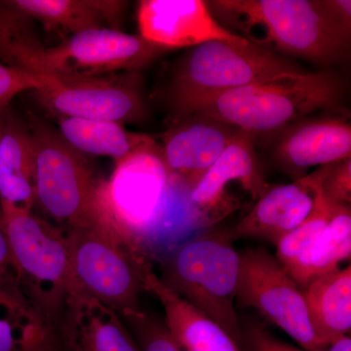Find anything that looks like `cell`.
<instances>
[{
    "label": "cell",
    "instance_id": "cell-26",
    "mask_svg": "<svg viewBox=\"0 0 351 351\" xmlns=\"http://www.w3.org/2000/svg\"><path fill=\"white\" fill-rule=\"evenodd\" d=\"M126 327L142 351H181L165 324L144 311H132L122 316Z\"/></svg>",
    "mask_w": 351,
    "mask_h": 351
},
{
    "label": "cell",
    "instance_id": "cell-27",
    "mask_svg": "<svg viewBox=\"0 0 351 351\" xmlns=\"http://www.w3.org/2000/svg\"><path fill=\"white\" fill-rule=\"evenodd\" d=\"M52 78L0 63V105L10 104L14 97L23 92L40 91L49 85Z\"/></svg>",
    "mask_w": 351,
    "mask_h": 351
},
{
    "label": "cell",
    "instance_id": "cell-9",
    "mask_svg": "<svg viewBox=\"0 0 351 351\" xmlns=\"http://www.w3.org/2000/svg\"><path fill=\"white\" fill-rule=\"evenodd\" d=\"M167 51L170 50L140 34L101 27L80 32L59 45L45 48L40 73L52 77L137 73Z\"/></svg>",
    "mask_w": 351,
    "mask_h": 351
},
{
    "label": "cell",
    "instance_id": "cell-28",
    "mask_svg": "<svg viewBox=\"0 0 351 351\" xmlns=\"http://www.w3.org/2000/svg\"><path fill=\"white\" fill-rule=\"evenodd\" d=\"M240 325L243 351H306L276 338L257 318L246 316L240 320Z\"/></svg>",
    "mask_w": 351,
    "mask_h": 351
},
{
    "label": "cell",
    "instance_id": "cell-13",
    "mask_svg": "<svg viewBox=\"0 0 351 351\" xmlns=\"http://www.w3.org/2000/svg\"><path fill=\"white\" fill-rule=\"evenodd\" d=\"M332 164L291 184L270 186L250 212L228 232L230 239H255L277 246L313 211L316 195Z\"/></svg>",
    "mask_w": 351,
    "mask_h": 351
},
{
    "label": "cell",
    "instance_id": "cell-6",
    "mask_svg": "<svg viewBox=\"0 0 351 351\" xmlns=\"http://www.w3.org/2000/svg\"><path fill=\"white\" fill-rule=\"evenodd\" d=\"M307 71L282 55L249 43L216 40L182 57L171 80L168 100L173 119L191 104L254 83Z\"/></svg>",
    "mask_w": 351,
    "mask_h": 351
},
{
    "label": "cell",
    "instance_id": "cell-30",
    "mask_svg": "<svg viewBox=\"0 0 351 351\" xmlns=\"http://www.w3.org/2000/svg\"><path fill=\"white\" fill-rule=\"evenodd\" d=\"M0 285L19 287L18 271L3 226L0 223Z\"/></svg>",
    "mask_w": 351,
    "mask_h": 351
},
{
    "label": "cell",
    "instance_id": "cell-15",
    "mask_svg": "<svg viewBox=\"0 0 351 351\" xmlns=\"http://www.w3.org/2000/svg\"><path fill=\"white\" fill-rule=\"evenodd\" d=\"M239 131L205 115L174 120L161 147L170 181L181 180L193 189Z\"/></svg>",
    "mask_w": 351,
    "mask_h": 351
},
{
    "label": "cell",
    "instance_id": "cell-25",
    "mask_svg": "<svg viewBox=\"0 0 351 351\" xmlns=\"http://www.w3.org/2000/svg\"><path fill=\"white\" fill-rule=\"evenodd\" d=\"M339 206L323 195L320 186L313 211L301 225L284 237L276 246L277 261L300 287L307 253L331 221Z\"/></svg>",
    "mask_w": 351,
    "mask_h": 351
},
{
    "label": "cell",
    "instance_id": "cell-5",
    "mask_svg": "<svg viewBox=\"0 0 351 351\" xmlns=\"http://www.w3.org/2000/svg\"><path fill=\"white\" fill-rule=\"evenodd\" d=\"M66 235L77 295L93 298L119 315L140 309L152 265L137 242L113 223L69 230Z\"/></svg>",
    "mask_w": 351,
    "mask_h": 351
},
{
    "label": "cell",
    "instance_id": "cell-16",
    "mask_svg": "<svg viewBox=\"0 0 351 351\" xmlns=\"http://www.w3.org/2000/svg\"><path fill=\"white\" fill-rule=\"evenodd\" d=\"M56 343L64 351H142L117 311L82 294L69 302Z\"/></svg>",
    "mask_w": 351,
    "mask_h": 351
},
{
    "label": "cell",
    "instance_id": "cell-4",
    "mask_svg": "<svg viewBox=\"0 0 351 351\" xmlns=\"http://www.w3.org/2000/svg\"><path fill=\"white\" fill-rule=\"evenodd\" d=\"M23 295L56 339L69 302L77 295L66 232L34 210L1 206Z\"/></svg>",
    "mask_w": 351,
    "mask_h": 351
},
{
    "label": "cell",
    "instance_id": "cell-32",
    "mask_svg": "<svg viewBox=\"0 0 351 351\" xmlns=\"http://www.w3.org/2000/svg\"><path fill=\"white\" fill-rule=\"evenodd\" d=\"M9 106H10V104H5V105H0V138H1L2 124H3L4 114H5L7 108H8ZM1 206H0V223H1Z\"/></svg>",
    "mask_w": 351,
    "mask_h": 351
},
{
    "label": "cell",
    "instance_id": "cell-21",
    "mask_svg": "<svg viewBox=\"0 0 351 351\" xmlns=\"http://www.w3.org/2000/svg\"><path fill=\"white\" fill-rule=\"evenodd\" d=\"M57 119L60 134L73 149L82 154L110 157L117 165L157 145L154 138L126 130L119 122L76 117Z\"/></svg>",
    "mask_w": 351,
    "mask_h": 351
},
{
    "label": "cell",
    "instance_id": "cell-22",
    "mask_svg": "<svg viewBox=\"0 0 351 351\" xmlns=\"http://www.w3.org/2000/svg\"><path fill=\"white\" fill-rule=\"evenodd\" d=\"M56 350V339L21 289L0 285V351Z\"/></svg>",
    "mask_w": 351,
    "mask_h": 351
},
{
    "label": "cell",
    "instance_id": "cell-7",
    "mask_svg": "<svg viewBox=\"0 0 351 351\" xmlns=\"http://www.w3.org/2000/svg\"><path fill=\"white\" fill-rule=\"evenodd\" d=\"M240 254L228 232L189 241L166 265L161 280L242 346L237 313Z\"/></svg>",
    "mask_w": 351,
    "mask_h": 351
},
{
    "label": "cell",
    "instance_id": "cell-17",
    "mask_svg": "<svg viewBox=\"0 0 351 351\" xmlns=\"http://www.w3.org/2000/svg\"><path fill=\"white\" fill-rule=\"evenodd\" d=\"M240 182L252 199L257 201L270 188L256 152L254 137L239 131L216 162L191 189V199L205 212L218 211L225 204L228 182Z\"/></svg>",
    "mask_w": 351,
    "mask_h": 351
},
{
    "label": "cell",
    "instance_id": "cell-29",
    "mask_svg": "<svg viewBox=\"0 0 351 351\" xmlns=\"http://www.w3.org/2000/svg\"><path fill=\"white\" fill-rule=\"evenodd\" d=\"M323 195L335 204L350 205L351 158L332 164L321 184Z\"/></svg>",
    "mask_w": 351,
    "mask_h": 351
},
{
    "label": "cell",
    "instance_id": "cell-2",
    "mask_svg": "<svg viewBox=\"0 0 351 351\" xmlns=\"http://www.w3.org/2000/svg\"><path fill=\"white\" fill-rule=\"evenodd\" d=\"M346 83L332 71L284 76L201 99L174 120L205 115L255 136H276L319 110L341 107Z\"/></svg>",
    "mask_w": 351,
    "mask_h": 351
},
{
    "label": "cell",
    "instance_id": "cell-18",
    "mask_svg": "<svg viewBox=\"0 0 351 351\" xmlns=\"http://www.w3.org/2000/svg\"><path fill=\"white\" fill-rule=\"evenodd\" d=\"M36 149L29 124L7 108L0 138V206L34 210Z\"/></svg>",
    "mask_w": 351,
    "mask_h": 351
},
{
    "label": "cell",
    "instance_id": "cell-24",
    "mask_svg": "<svg viewBox=\"0 0 351 351\" xmlns=\"http://www.w3.org/2000/svg\"><path fill=\"white\" fill-rule=\"evenodd\" d=\"M351 256V208L339 205L326 228L315 239L304 261L301 288L315 277L339 269Z\"/></svg>",
    "mask_w": 351,
    "mask_h": 351
},
{
    "label": "cell",
    "instance_id": "cell-19",
    "mask_svg": "<svg viewBox=\"0 0 351 351\" xmlns=\"http://www.w3.org/2000/svg\"><path fill=\"white\" fill-rule=\"evenodd\" d=\"M47 31L75 34L90 29H119L127 2L117 0H14Z\"/></svg>",
    "mask_w": 351,
    "mask_h": 351
},
{
    "label": "cell",
    "instance_id": "cell-11",
    "mask_svg": "<svg viewBox=\"0 0 351 351\" xmlns=\"http://www.w3.org/2000/svg\"><path fill=\"white\" fill-rule=\"evenodd\" d=\"M170 176L160 145L138 152L117 165L108 182V199L115 225L135 240L136 230L151 223Z\"/></svg>",
    "mask_w": 351,
    "mask_h": 351
},
{
    "label": "cell",
    "instance_id": "cell-31",
    "mask_svg": "<svg viewBox=\"0 0 351 351\" xmlns=\"http://www.w3.org/2000/svg\"><path fill=\"white\" fill-rule=\"evenodd\" d=\"M325 351H351V339L350 335L337 339L336 341L328 346Z\"/></svg>",
    "mask_w": 351,
    "mask_h": 351
},
{
    "label": "cell",
    "instance_id": "cell-1",
    "mask_svg": "<svg viewBox=\"0 0 351 351\" xmlns=\"http://www.w3.org/2000/svg\"><path fill=\"white\" fill-rule=\"evenodd\" d=\"M214 17L228 31L282 56L328 66L348 57L350 32L332 15L327 0H213Z\"/></svg>",
    "mask_w": 351,
    "mask_h": 351
},
{
    "label": "cell",
    "instance_id": "cell-12",
    "mask_svg": "<svg viewBox=\"0 0 351 351\" xmlns=\"http://www.w3.org/2000/svg\"><path fill=\"white\" fill-rule=\"evenodd\" d=\"M137 22L141 36L169 50L210 41H248L219 24L203 0H143Z\"/></svg>",
    "mask_w": 351,
    "mask_h": 351
},
{
    "label": "cell",
    "instance_id": "cell-8",
    "mask_svg": "<svg viewBox=\"0 0 351 351\" xmlns=\"http://www.w3.org/2000/svg\"><path fill=\"white\" fill-rule=\"evenodd\" d=\"M240 254L237 302L253 308L280 328L306 351H325L311 327L302 289L267 249H247Z\"/></svg>",
    "mask_w": 351,
    "mask_h": 351
},
{
    "label": "cell",
    "instance_id": "cell-20",
    "mask_svg": "<svg viewBox=\"0 0 351 351\" xmlns=\"http://www.w3.org/2000/svg\"><path fill=\"white\" fill-rule=\"evenodd\" d=\"M311 327L324 346L351 329V267L315 277L301 288Z\"/></svg>",
    "mask_w": 351,
    "mask_h": 351
},
{
    "label": "cell",
    "instance_id": "cell-10",
    "mask_svg": "<svg viewBox=\"0 0 351 351\" xmlns=\"http://www.w3.org/2000/svg\"><path fill=\"white\" fill-rule=\"evenodd\" d=\"M137 73L104 76H60L38 91L41 104L57 117L142 121L147 115Z\"/></svg>",
    "mask_w": 351,
    "mask_h": 351
},
{
    "label": "cell",
    "instance_id": "cell-14",
    "mask_svg": "<svg viewBox=\"0 0 351 351\" xmlns=\"http://www.w3.org/2000/svg\"><path fill=\"white\" fill-rule=\"evenodd\" d=\"M350 122L341 117L302 119L276 135L272 158L295 180L313 167L350 158Z\"/></svg>",
    "mask_w": 351,
    "mask_h": 351
},
{
    "label": "cell",
    "instance_id": "cell-3",
    "mask_svg": "<svg viewBox=\"0 0 351 351\" xmlns=\"http://www.w3.org/2000/svg\"><path fill=\"white\" fill-rule=\"evenodd\" d=\"M36 159V203L43 219L69 230L113 223L108 182L97 174L84 154L36 115H29Z\"/></svg>",
    "mask_w": 351,
    "mask_h": 351
},
{
    "label": "cell",
    "instance_id": "cell-23",
    "mask_svg": "<svg viewBox=\"0 0 351 351\" xmlns=\"http://www.w3.org/2000/svg\"><path fill=\"white\" fill-rule=\"evenodd\" d=\"M44 51L34 21L14 0L0 1V63L41 75Z\"/></svg>",
    "mask_w": 351,
    "mask_h": 351
}]
</instances>
